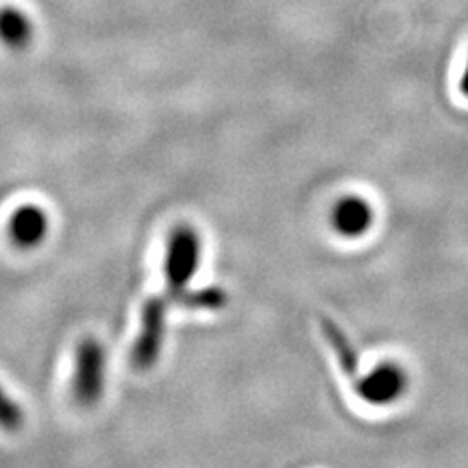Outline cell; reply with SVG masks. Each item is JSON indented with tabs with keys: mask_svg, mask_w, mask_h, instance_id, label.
Wrapping results in <instances>:
<instances>
[{
	"mask_svg": "<svg viewBox=\"0 0 468 468\" xmlns=\"http://www.w3.org/2000/svg\"><path fill=\"white\" fill-rule=\"evenodd\" d=\"M201 242L197 232L189 227H180L172 232L168 250H166V291L163 297L170 304H180V299L186 292L189 282L199 268Z\"/></svg>",
	"mask_w": 468,
	"mask_h": 468,
	"instance_id": "1",
	"label": "cell"
},
{
	"mask_svg": "<svg viewBox=\"0 0 468 468\" xmlns=\"http://www.w3.org/2000/svg\"><path fill=\"white\" fill-rule=\"evenodd\" d=\"M104 375H106V354L96 340L86 338L77 347L75 361V380L72 390L80 404H96L104 392Z\"/></svg>",
	"mask_w": 468,
	"mask_h": 468,
	"instance_id": "2",
	"label": "cell"
},
{
	"mask_svg": "<svg viewBox=\"0 0 468 468\" xmlns=\"http://www.w3.org/2000/svg\"><path fill=\"white\" fill-rule=\"evenodd\" d=\"M168 309L170 303L163 295H156L144 303L141 314V330L133 347L135 367L149 369L156 363L160 349H163Z\"/></svg>",
	"mask_w": 468,
	"mask_h": 468,
	"instance_id": "3",
	"label": "cell"
},
{
	"mask_svg": "<svg viewBox=\"0 0 468 468\" xmlns=\"http://www.w3.org/2000/svg\"><path fill=\"white\" fill-rule=\"evenodd\" d=\"M406 388V377L397 365H380L356 380V392L375 406H383L397 400Z\"/></svg>",
	"mask_w": 468,
	"mask_h": 468,
	"instance_id": "4",
	"label": "cell"
},
{
	"mask_svg": "<svg viewBox=\"0 0 468 468\" xmlns=\"http://www.w3.org/2000/svg\"><path fill=\"white\" fill-rule=\"evenodd\" d=\"M373 225V209L359 197H346L334 211V227L344 237L356 239L367 232Z\"/></svg>",
	"mask_w": 468,
	"mask_h": 468,
	"instance_id": "5",
	"label": "cell"
},
{
	"mask_svg": "<svg viewBox=\"0 0 468 468\" xmlns=\"http://www.w3.org/2000/svg\"><path fill=\"white\" fill-rule=\"evenodd\" d=\"M49 229L48 215L39 207L27 205V207L18 209L10 218V237L22 248H29L39 244L46 239Z\"/></svg>",
	"mask_w": 468,
	"mask_h": 468,
	"instance_id": "6",
	"label": "cell"
},
{
	"mask_svg": "<svg viewBox=\"0 0 468 468\" xmlns=\"http://www.w3.org/2000/svg\"><path fill=\"white\" fill-rule=\"evenodd\" d=\"M320 330H322V334H324L326 342L330 344L344 375L349 378H357V371H359L357 356L354 351V346H351V342L347 340V335L340 330V326L335 324L334 320H330L326 316L320 320Z\"/></svg>",
	"mask_w": 468,
	"mask_h": 468,
	"instance_id": "7",
	"label": "cell"
},
{
	"mask_svg": "<svg viewBox=\"0 0 468 468\" xmlns=\"http://www.w3.org/2000/svg\"><path fill=\"white\" fill-rule=\"evenodd\" d=\"M32 34L34 26L27 20L24 12L16 8L0 10V39H3L8 48H26L29 39H32Z\"/></svg>",
	"mask_w": 468,
	"mask_h": 468,
	"instance_id": "8",
	"label": "cell"
},
{
	"mask_svg": "<svg viewBox=\"0 0 468 468\" xmlns=\"http://www.w3.org/2000/svg\"><path fill=\"white\" fill-rule=\"evenodd\" d=\"M227 292L218 287H205L197 291H186L180 306H187V309H201V311H217L225 306Z\"/></svg>",
	"mask_w": 468,
	"mask_h": 468,
	"instance_id": "9",
	"label": "cell"
},
{
	"mask_svg": "<svg viewBox=\"0 0 468 468\" xmlns=\"http://www.w3.org/2000/svg\"><path fill=\"white\" fill-rule=\"evenodd\" d=\"M24 423L22 408L14 402L8 394L0 388V428L8 431H16Z\"/></svg>",
	"mask_w": 468,
	"mask_h": 468,
	"instance_id": "10",
	"label": "cell"
},
{
	"mask_svg": "<svg viewBox=\"0 0 468 468\" xmlns=\"http://www.w3.org/2000/svg\"><path fill=\"white\" fill-rule=\"evenodd\" d=\"M461 92L468 98V67H466L464 75H463V79H461Z\"/></svg>",
	"mask_w": 468,
	"mask_h": 468,
	"instance_id": "11",
	"label": "cell"
}]
</instances>
